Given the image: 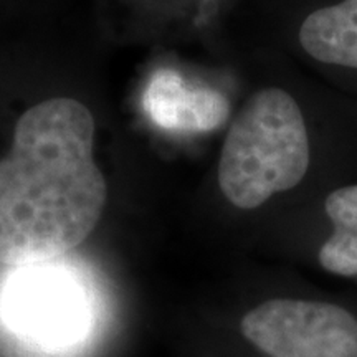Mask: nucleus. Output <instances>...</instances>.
<instances>
[{"mask_svg":"<svg viewBox=\"0 0 357 357\" xmlns=\"http://www.w3.org/2000/svg\"><path fill=\"white\" fill-rule=\"evenodd\" d=\"M240 329L271 357H357V318L334 303L275 298L250 310Z\"/></svg>","mask_w":357,"mask_h":357,"instance_id":"obj_3","label":"nucleus"},{"mask_svg":"<svg viewBox=\"0 0 357 357\" xmlns=\"http://www.w3.org/2000/svg\"><path fill=\"white\" fill-rule=\"evenodd\" d=\"M319 204L331 231L357 234V181L344 182L326 192Z\"/></svg>","mask_w":357,"mask_h":357,"instance_id":"obj_7","label":"nucleus"},{"mask_svg":"<svg viewBox=\"0 0 357 357\" xmlns=\"http://www.w3.org/2000/svg\"><path fill=\"white\" fill-rule=\"evenodd\" d=\"M95 119L71 98L26 109L0 159V263L65 255L96 229L108 187L93 155Z\"/></svg>","mask_w":357,"mask_h":357,"instance_id":"obj_2","label":"nucleus"},{"mask_svg":"<svg viewBox=\"0 0 357 357\" xmlns=\"http://www.w3.org/2000/svg\"><path fill=\"white\" fill-rule=\"evenodd\" d=\"M293 38L319 82L357 98V0H310Z\"/></svg>","mask_w":357,"mask_h":357,"instance_id":"obj_4","label":"nucleus"},{"mask_svg":"<svg viewBox=\"0 0 357 357\" xmlns=\"http://www.w3.org/2000/svg\"><path fill=\"white\" fill-rule=\"evenodd\" d=\"M142 109L164 131L200 134L215 131L229 119L230 102L218 89L164 66L151 75Z\"/></svg>","mask_w":357,"mask_h":357,"instance_id":"obj_5","label":"nucleus"},{"mask_svg":"<svg viewBox=\"0 0 357 357\" xmlns=\"http://www.w3.org/2000/svg\"><path fill=\"white\" fill-rule=\"evenodd\" d=\"M357 181V98L323 82L293 89L266 84L231 119L217 164L225 202L242 212L280 195L321 199Z\"/></svg>","mask_w":357,"mask_h":357,"instance_id":"obj_1","label":"nucleus"},{"mask_svg":"<svg viewBox=\"0 0 357 357\" xmlns=\"http://www.w3.org/2000/svg\"><path fill=\"white\" fill-rule=\"evenodd\" d=\"M318 261L328 273L357 276V234L331 231L318 250Z\"/></svg>","mask_w":357,"mask_h":357,"instance_id":"obj_8","label":"nucleus"},{"mask_svg":"<svg viewBox=\"0 0 357 357\" xmlns=\"http://www.w3.org/2000/svg\"><path fill=\"white\" fill-rule=\"evenodd\" d=\"M83 311L79 293L56 276H29L8 296L13 326L42 344H60L73 337L83 323Z\"/></svg>","mask_w":357,"mask_h":357,"instance_id":"obj_6","label":"nucleus"}]
</instances>
